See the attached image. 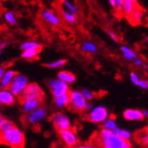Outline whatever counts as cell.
Segmentation results:
<instances>
[{
	"mask_svg": "<svg viewBox=\"0 0 148 148\" xmlns=\"http://www.w3.org/2000/svg\"><path fill=\"white\" fill-rule=\"evenodd\" d=\"M41 51H42V48L22 51L21 57L24 60H33L37 58L38 54L41 52Z\"/></svg>",
	"mask_w": 148,
	"mask_h": 148,
	"instance_id": "18",
	"label": "cell"
},
{
	"mask_svg": "<svg viewBox=\"0 0 148 148\" xmlns=\"http://www.w3.org/2000/svg\"><path fill=\"white\" fill-rule=\"evenodd\" d=\"M1 53H2V51H0V55H1Z\"/></svg>",
	"mask_w": 148,
	"mask_h": 148,
	"instance_id": "47",
	"label": "cell"
},
{
	"mask_svg": "<svg viewBox=\"0 0 148 148\" xmlns=\"http://www.w3.org/2000/svg\"><path fill=\"white\" fill-rule=\"evenodd\" d=\"M130 79H131V82H132L134 84H136V85H137V84L138 83V81H139V76H138L136 73L132 72V73L130 74Z\"/></svg>",
	"mask_w": 148,
	"mask_h": 148,
	"instance_id": "35",
	"label": "cell"
},
{
	"mask_svg": "<svg viewBox=\"0 0 148 148\" xmlns=\"http://www.w3.org/2000/svg\"><path fill=\"white\" fill-rule=\"evenodd\" d=\"M45 115H46V110L43 108V107H38L37 109L29 113L28 116V121L31 124H36L40 121H42L45 117Z\"/></svg>",
	"mask_w": 148,
	"mask_h": 148,
	"instance_id": "11",
	"label": "cell"
},
{
	"mask_svg": "<svg viewBox=\"0 0 148 148\" xmlns=\"http://www.w3.org/2000/svg\"><path fill=\"white\" fill-rule=\"evenodd\" d=\"M140 7H138L137 5H134L130 0H124V2H123V10H122V12L123 13V14L128 17L130 16L132 12L134 10H136V9H138Z\"/></svg>",
	"mask_w": 148,
	"mask_h": 148,
	"instance_id": "22",
	"label": "cell"
},
{
	"mask_svg": "<svg viewBox=\"0 0 148 148\" xmlns=\"http://www.w3.org/2000/svg\"><path fill=\"white\" fill-rule=\"evenodd\" d=\"M123 117L128 121H143L145 119L142 112L138 109H127L123 113Z\"/></svg>",
	"mask_w": 148,
	"mask_h": 148,
	"instance_id": "14",
	"label": "cell"
},
{
	"mask_svg": "<svg viewBox=\"0 0 148 148\" xmlns=\"http://www.w3.org/2000/svg\"><path fill=\"white\" fill-rule=\"evenodd\" d=\"M21 104H22V107L24 109V112L27 114H29L32 111L37 109L38 107L41 106L43 102L38 101V100H35V99H26V100L22 101Z\"/></svg>",
	"mask_w": 148,
	"mask_h": 148,
	"instance_id": "13",
	"label": "cell"
},
{
	"mask_svg": "<svg viewBox=\"0 0 148 148\" xmlns=\"http://www.w3.org/2000/svg\"><path fill=\"white\" fill-rule=\"evenodd\" d=\"M134 138H135L136 142H138L140 145L147 147L148 145V133H147V129L145 128V130H140L137 131L134 135Z\"/></svg>",
	"mask_w": 148,
	"mask_h": 148,
	"instance_id": "16",
	"label": "cell"
},
{
	"mask_svg": "<svg viewBox=\"0 0 148 148\" xmlns=\"http://www.w3.org/2000/svg\"><path fill=\"white\" fill-rule=\"evenodd\" d=\"M134 63H135V65L137 66H139V68H142V66H144V65H145L144 61L141 59H138V58L134 60Z\"/></svg>",
	"mask_w": 148,
	"mask_h": 148,
	"instance_id": "37",
	"label": "cell"
},
{
	"mask_svg": "<svg viewBox=\"0 0 148 148\" xmlns=\"http://www.w3.org/2000/svg\"><path fill=\"white\" fill-rule=\"evenodd\" d=\"M80 50L85 53H96L98 51V46L90 41H84L81 45Z\"/></svg>",
	"mask_w": 148,
	"mask_h": 148,
	"instance_id": "21",
	"label": "cell"
},
{
	"mask_svg": "<svg viewBox=\"0 0 148 148\" xmlns=\"http://www.w3.org/2000/svg\"><path fill=\"white\" fill-rule=\"evenodd\" d=\"M76 148H99V147L95 145H78Z\"/></svg>",
	"mask_w": 148,
	"mask_h": 148,
	"instance_id": "38",
	"label": "cell"
},
{
	"mask_svg": "<svg viewBox=\"0 0 148 148\" xmlns=\"http://www.w3.org/2000/svg\"><path fill=\"white\" fill-rule=\"evenodd\" d=\"M14 123H13L12 122H11V121L9 120H5L4 123H2L1 127H0V134H2L5 131H7L8 130L12 129V127H14Z\"/></svg>",
	"mask_w": 148,
	"mask_h": 148,
	"instance_id": "31",
	"label": "cell"
},
{
	"mask_svg": "<svg viewBox=\"0 0 148 148\" xmlns=\"http://www.w3.org/2000/svg\"><path fill=\"white\" fill-rule=\"evenodd\" d=\"M81 93L83 94L84 98L86 100H91V99H93L94 96H95V94H94L92 91H90V90H87V89H84Z\"/></svg>",
	"mask_w": 148,
	"mask_h": 148,
	"instance_id": "32",
	"label": "cell"
},
{
	"mask_svg": "<svg viewBox=\"0 0 148 148\" xmlns=\"http://www.w3.org/2000/svg\"><path fill=\"white\" fill-rule=\"evenodd\" d=\"M137 85L139 86V87L142 88V89H145V90H146L147 87H148L147 81H145V80H139V81H138V83L137 84Z\"/></svg>",
	"mask_w": 148,
	"mask_h": 148,
	"instance_id": "36",
	"label": "cell"
},
{
	"mask_svg": "<svg viewBox=\"0 0 148 148\" xmlns=\"http://www.w3.org/2000/svg\"><path fill=\"white\" fill-rule=\"evenodd\" d=\"M66 64V60L60 59V60H57L54 61L45 63L44 65V66L48 68V69H60V68H62V66H65Z\"/></svg>",
	"mask_w": 148,
	"mask_h": 148,
	"instance_id": "28",
	"label": "cell"
},
{
	"mask_svg": "<svg viewBox=\"0 0 148 148\" xmlns=\"http://www.w3.org/2000/svg\"><path fill=\"white\" fill-rule=\"evenodd\" d=\"M115 134H117L118 136H120L121 138H123L126 140H130V138H131V133L128 130H121V129H118L116 128L114 130H113Z\"/></svg>",
	"mask_w": 148,
	"mask_h": 148,
	"instance_id": "30",
	"label": "cell"
},
{
	"mask_svg": "<svg viewBox=\"0 0 148 148\" xmlns=\"http://www.w3.org/2000/svg\"><path fill=\"white\" fill-rule=\"evenodd\" d=\"M130 1L135 5H137L138 7H139V4H138V0H130Z\"/></svg>",
	"mask_w": 148,
	"mask_h": 148,
	"instance_id": "44",
	"label": "cell"
},
{
	"mask_svg": "<svg viewBox=\"0 0 148 148\" xmlns=\"http://www.w3.org/2000/svg\"><path fill=\"white\" fill-rule=\"evenodd\" d=\"M103 127L104 129L106 130H114L116 128H117V125H116V123L115 121L112 118H108L106 119L105 122H104V124H103Z\"/></svg>",
	"mask_w": 148,
	"mask_h": 148,
	"instance_id": "29",
	"label": "cell"
},
{
	"mask_svg": "<svg viewBox=\"0 0 148 148\" xmlns=\"http://www.w3.org/2000/svg\"><path fill=\"white\" fill-rule=\"evenodd\" d=\"M141 112H142V114H143L144 117H147L148 113H147V111H146V110H143V111H141Z\"/></svg>",
	"mask_w": 148,
	"mask_h": 148,
	"instance_id": "45",
	"label": "cell"
},
{
	"mask_svg": "<svg viewBox=\"0 0 148 148\" xmlns=\"http://www.w3.org/2000/svg\"><path fill=\"white\" fill-rule=\"evenodd\" d=\"M7 45L6 42H0V51H2L3 49H5Z\"/></svg>",
	"mask_w": 148,
	"mask_h": 148,
	"instance_id": "39",
	"label": "cell"
},
{
	"mask_svg": "<svg viewBox=\"0 0 148 148\" xmlns=\"http://www.w3.org/2000/svg\"><path fill=\"white\" fill-rule=\"evenodd\" d=\"M62 7L64 8V10L73 13L75 15H77L78 13L77 7L73 3H71L69 0H62Z\"/></svg>",
	"mask_w": 148,
	"mask_h": 148,
	"instance_id": "27",
	"label": "cell"
},
{
	"mask_svg": "<svg viewBox=\"0 0 148 148\" xmlns=\"http://www.w3.org/2000/svg\"><path fill=\"white\" fill-rule=\"evenodd\" d=\"M29 84L28 78L25 75H21V74H16V75L13 77L12 81L11 82L8 90L12 93L13 96L20 97L21 94L23 92L27 85Z\"/></svg>",
	"mask_w": 148,
	"mask_h": 148,
	"instance_id": "4",
	"label": "cell"
},
{
	"mask_svg": "<svg viewBox=\"0 0 148 148\" xmlns=\"http://www.w3.org/2000/svg\"><path fill=\"white\" fill-rule=\"evenodd\" d=\"M39 48H43V45L41 44H39L36 41H25L20 45V49L21 51H26V50H31V49H39Z\"/></svg>",
	"mask_w": 148,
	"mask_h": 148,
	"instance_id": "24",
	"label": "cell"
},
{
	"mask_svg": "<svg viewBox=\"0 0 148 148\" xmlns=\"http://www.w3.org/2000/svg\"><path fill=\"white\" fill-rule=\"evenodd\" d=\"M5 117L0 114V127H1V125H2V123H4V121H5Z\"/></svg>",
	"mask_w": 148,
	"mask_h": 148,
	"instance_id": "42",
	"label": "cell"
},
{
	"mask_svg": "<svg viewBox=\"0 0 148 148\" xmlns=\"http://www.w3.org/2000/svg\"><path fill=\"white\" fill-rule=\"evenodd\" d=\"M51 121L55 129L58 130V131L71 129V123L69 122V120L68 116H66L64 114L61 113L54 114L51 116Z\"/></svg>",
	"mask_w": 148,
	"mask_h": 148,
	"instance_id": "8",
	"label": "cell"
},
{
	"mask_svg": "<svg viewBox=\"0 0 148 148\" xmlns=\"http://www.w3.org/2000/svg\"><path fill=\"white\" fill-rule=\"evenodd\" d=\"M17 72L13 70H8L4 73L3 77L1 79V88L2 89H8L11 82L12 81L13 77L16 75Z\"/></svg>",
	"mask_w": 148,
	"mask_h": 148,
	"instance_id": "17",
	"label": "cell"
},
{
	"mask_svg": "<svg viewBox=\"0 0 148 148\" xmlns=\"http://www.w3.org/2000/svg\"><path fill=\"white\" fill-rule=\"evenodd\" d=\"M61 16L63 20L69 24H75L77 22V15H75L73 13L66 11L64 9L61 10Z\"/></svg>",
	"mask_w": 148,
	"mask_h": 148,
	"instance_id": "25",
	"label": "cell"
},
{
	"mask_svg": "<svg viewBox=\"0 0 148 148\" xmlns=\"http://www.w3.org/2000/svg\"><path fill=\"white\" fill-rule=\"evenodd\" d=\"M107 34H108V36H110V38L113 40L114 42H115V43H119L120 39H119V37H118V36H117V35H116L113 30L108 29V30H107Z\"/></svg>",
	"mask_w": 148,
	"mask_h": 148,
	"instance_id": "33",
	"label": "cell"
},
{
	"mask_svg": "<svg viewBox=\"0 0 148 148\" xmlns=\"http://www.w3.org/2000/svg\"><path fill=\"white\" fill-rule=\"evenodd\" d=\"M0 144L8 145L11 148H24V133L16 126L12 127L7 131L0 134Z\"/></svg>",
	"mask_w": 148,
	"mask_h": 148,
	"instance_id": "2",
	"label": "cell"
},
{
	"mask_svg": "<svg viewBox=\"0 0 148 148\" xmlns=\"http://www.w3.org/2000/svg\"><path fill=\"white\" fill-rule=\"evenodd\" d=\"M5 73V69L3 68H0V81H1L2 77H3V75Z\"/></svg>",
	"mask_w": 148,
	"mask_h": 148,
	"instance_id": "41",
	"label": "cell"
},
{
	"mask_svg": "<svg viewBox=\"0 0 148 148\" xmlns=\"http://www.w3.org/2000/svg\"><path fill=\"white\" fill-rule=\"evenodd\" d=\"M123 2L124 0H115V10L118 12H122Z\"/></svg>",
	"mask_w": 148,
	"mask_h": 148,
	"instance_id": "34",
	"label": "cell"
},
{
	"mask_svg": "<svg viewBox=\"0 0 148 148\" xmlns=\"http://www.w3.org/2000/svg\"><path fill=\"white\" fill-rule=\"evenodd\" d=\"M4 19H5V21L11 26H15L18 24V21H17V18L14 14V12L12 11H6L5 12Z\"/></svg>",
	"mask_w": 148,
	"mask_h": 148,
	"instance_id": "26",
	"label": "cell"
},
{
	"mask_svg": "<svg viewBox=\"0 0 148 148\" xmlns=\"http://www.w3.org/2000/svg\"><path fill=\"white\" fill-rule=\"evenodd\" d=\"M120 50L123 53V56L124 59H126L127 60H134L135 59L138 58V54L134 51L131 48H130L129 46L126 45H122L120 47Z\"/></svg>",
	"mask_w": 148,
	"mask_h": 148,
	"instance_id": "20",
	"label": "cell"
},
{
	"mask_svg": "<svg viewBox=\"0 0 148 148\" xmlns=\"http://www.w3.org/2000/svg\"><path fill=\"white\" fill-rule=\"evenodd\" d=\"M91 109H92V105H91V104H88V103H87L85 110H88V111H90V110H91Z\"/></svg>",
	"mask_w": 148,
	"mask_h": 148,
	"instance_id": "43",
	"label": "cell"
},
{
	"mask_svg": "<svg viewBox=\"0 0 148 148\" xmlns=\"http://www.w3.org/2000/svg\"><path fill=\"white\" fill-rule=\"evenodd\" d=\"M59 135L64 141L66 145L69 148H74L78 145V138L76 137L75 133L73 130H71V129L59 130Z\"/></svg>",
	"mask_w": 148,
	"mask_h": 148,
	"instance_id": "9",
	"label": "cell"
},
{
	"mask_svg": "<svg viewBox=\"0 0 148 148\" xmlns=\"http://www.w3.org/2000/svg\"><path fill=\"white\" fill-rule=\"evenodd\" d=\"M108 2L113 8H115V0H108Z\"/></svg>",
	"mask_w": 148,
	"mask_h": 148,
	"instance_id": "40",
	"label": "cell"
},
{
	"mask_svg": "<svg viewBox=\"0 0 148 148\" xmlns=\"http://www.w3.org/2000/svg\"><path fill=\"white\" fill-rule=\"evenodd\" d=\"M69 99L70 101L69 106H70L72 110L78 113H82L85 111L87 100L84 98L81 91H77V90L69 91Z\"/></svg>",
	"mask_w": 148,
	"mask_h": 148,
	"instance_id": "5",
	"label": "cell"
},
{
	"mask_svg": "<svg viewBox=\"0 0 148 148\" xmlns=\"http://www.w3.org/2000/svg\"><path fill=\"white\" fill-rule=\"evenodd\" d=\"M143 17H144V11L141 8H138L134 10L131 14L127 18L129 20V22H130L134 26H136V25H140L142 23Z\"/></svg>",
	"mask_w": 148,
	"mask_h": 148,
	"instance_id": "15",
	"label": "cell"
},
{
	"mask_svg": "<svg viewBox=\"0 0 148 148\" xmlns=\"http://www.w3.org/2000/svg\"><path fill=\"white\" fill-rule=\"evenodd\" d=\"M21 100V102L26 100V99H35L44 102L45 99V93L43 90L41 89L37 84H29L27 85L23 92L21 94V96L18 97Z\"/></svg>",
	"mask_w": 148,
	"mask_h": 148,
	"instance_id": "3",
	"label": "cell"
},
{
	"mask_svg": "<svg viewBox=\"0 0 148 148\" xmlns=\"http://www.w3.org/2000/svg\"><path fill=\"white\" fill-rule=\"evenodd\" d=\"M95 145L99 148H132L130 140L121 138L113 130L106 129L95 135Z\"/></svg>",
	"mask_w": 148,
	"mask_h": 148,
	"instance_id": "1",
	"label": "cell"
},
{
	"mask_svg": "<svg viewBox=\"0 0 148 148\" xmlns=\"http://www.w3.org/2000/svg\"><path fill=\"white\" fill-rule=\"evenodd\" d=\"M108 117V112L104 106H97L90 110V113L88 114L86 119L94 123H101Z\"/></svg>",
	"mask_w": 148,
	"mask_h": 148,
	"instance_id": "7",
	"label": "cell"
},
{
	"mask_svg": "<svg viewBox=\"0 0 148 148\" xmlns=\"http://www.w3.org/2000/svg\"><path fill=\"white\" fill-rule=\"evenodd\" d=\"M14 102V96L8 89H3L0 90V104L5 106H12Z\"/></svg>",
	"mask_w": 148,
	"mask_h": 148,
	"instance_id": "12",
	"label": "cell"
},
{
	"mask_svg": "<svg viewBox=\"0 0 148 148\" xmlns=\"http://www.w3.org/2000/svg\"><path fill=\"white\" fill-rule=\"evenodd\" d=\"M43 21L52 27H59L61 24V20L57 13L51 9H44L41 12Z\"/></svg>",
	"mask_w": 148,
	"mask_h": 148,
	"instance_id": "10",
	"label": "cell"
},
{
	"mask_svg": "<svg viewBox=\"0 0 148 148\" xmlns=\"http://www.w3.org/2000/svg\"><path fill=\"white\" fill-rule=\"evenodd\" d=\"M69 93L68 94H64V95L59 96L54 98V104L57 107H64V106H68L69 105Z\"/></svg>",
	"mask_w": 148,
	"mask_h": 148,
	"instance_id": "23",
	"label": "cell"
},
{
	"mask_svg": "<svg viewBox=\"0 0 148 148\" xmlns=\"http://www.w3.org/2000/svg\"><path fill=\"white\" fill-rule=\"evenodd\" d=\"M1 1H2V2H8L9 0H1Z\"/></svg>",
	"mask_w": 148,
	"mask_h": 148,
	"instance_id": "46",
	"label": "cell"
},
{
	"mask_svg": "<svg viewBox=\"0 0 148 148\" xmlns=\"http://www.w3.org/2000/svg\"><path fill=\"white\" fill-rule=\"evenodd\" d=\"M48 86L50 90L51 91L52 95L54 98L64 95V94L69 93L70 90L69 84H66L60 80H50L48 83Z\"/></svg>",
	"mask_w": 148,
	"mask_h": 148,
	"instance_id": "6",
	"label": "cell"
},
{
	"mask_svg": "<svg viewBox=\"0 0 148 148\" xmlns=\"http://www.w3.org/2000/svg\"><path fill=\"white\" fill-rule=\"evenodd\" d=\"M58 80L62 81L66 84H73L75 81V75L69 71H60L58 74Z\"/></svg>",
	"mask_w": 148,
	"mask_h": 148,
	"instance_id": "19",
	"label": "cell"
}]
</instances>
